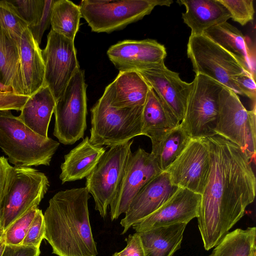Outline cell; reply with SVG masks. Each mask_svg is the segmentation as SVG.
<instances>
[{
    "mask_svg": "<svg viewBox=\"0 0 256 256\" xmlns=\"http://www.w3.org/2000/svg\"><path fill=\"white\" fill-rule=\"evenodd\" d=\"M210 165L197 216L204 246L217 245L255 198L251 162L240 147L218 136L206 138Z\"/></svg>",
    "mask_w": 256,
    "mask_h": 256,
    "instance_id": "1",
    "label": "cell"
},
{
    "mask_svg": "<svg viewBox=\"0 0 256 256\" xmlns=\"http://www.w3.org/2000/svg\"><path fill=\"white\" fill-rule=\"evenodd\" d=\"M86 187L60 190L49 200L44 214V238L58 256H96Z\"/></svg>",
    "mask_w": 256,
    "mask_h": 256,
    "instance_id": "2",
    "label": "cell"
},
{
    "mask_svg": "<svg viewBox=\"0 0 256 256\" xmlns=\"http://www.w3.org/2000/svg\"><path fill=\"white\" fill-rule=\"evenodd\" d=\"M59 146L34 132L10 110H0V148L14 166H48Z\"/></svg>",
    "mask_w": 256,
    "mask_h": 256,
    "instance_id": "3",
    "label": "cell"
},
{
    "mask_svg": "<svg viewBox=\"0 0 256 256\" xmlns=\"http://www.w3.org/2000/svg\"><path fill=\"white\" fill-rule=\"evenodd\" d=\"M144 106L114 108L104 92L90 110V143L110 148L142 135Z\"/></svg>",
    "mask_w": 256,
    "mask_h": 256,
    "instance_id": "4",
    "label": "cell"
},
{
    "mask_svg": "<svg viewBox=\"0 0 256 256\" xmlns=\"http://www.w3.org/2000/svg\"><path fill=\"white\" fill-rule=\"evenodd\" d=\"M170 0H82V17L92 32H111L142 19L157 6H170Z\"/></svg>",
    "mask_w": 256,
    "mask_h": 256,
    "instance_id": "5",
    "label": "cell"
},
{
    "mask_svg": "<svg viewBox=\"0 0 256 256\" xmlns=\"http://www.w3.org/2000/svg\"><path fill=\"white\" fill-rule=\"evenodd\" d=\"M224 85L202 74H196L180 123L191 138L216 134L220 94Z\"/></svg>",
    "mask_w": 256,
    "mask_h": 256,
    "instance_id": "6",
    "label": "cell"
},
{
    "mask_svg": "<svg viewBox=\"0 0 256 256\" xmlns=\"http://www.w3.org/2000/svg\"><path fill=\"white\" fill-rule=\"evenodd\" d=\"M256 104L252 110H247L238 94L224 86L220 94L216 134L237 145L254 164L256 154Z\"/></svg>",
    "mask_w": 256,
    "mask_h": 256,
    "instance_id": "7",
    "label": "cell"
},
{
    "mask_svg": "<svg viewBox=\"0 0 256 256\" xmlns=\"http://www.w3.org/2000/svg\"><path fill=\"white\" fill-rule=\"evenodd\" d=\"M49 186V180L44 173L30 167L12 166L0 228L4 232L17 219L38 208Z\"/></svg>",
    "mask_w": 256,
    "mask_h": 256,
    "instance_id": "8",
    "label": "cell"
},
{
    "mask_svg": "<svg viewBox=\"0 0 256 256\" xmlns=\"http://www.w3.org/2000/svg\"><path fill=\"white\" fill-rule=\"evenodd\" d=\"M187 55L196 74L206 76L241 95L235 80L248 72L232 55L203 34L190 36Z\"/></svg>",
    "mask_w": 256,
    "mask_h": 256,
    "instance_id": "9",
    "label": "cell"
},
{
    "mask_svg": "<svg viewBox=\"0 0 256 256\" xmlns=\"http://www.w3.org/2000/svg\"><path fill=\"white\" fill-rule=\"evenodd\" d=\"M86 85L84 70L79 69L56 101L54 136L69 145L83 138L86 128Z\"/></svg>",
    "mask_w": 256,
    "mask_h": 256,
    "instance_id": "10",
    "label": "cell"
},
{
    "mask_svg": "<svg viewBox=\"0 0 256 256\" xmlns=\"http://www.w3.org/2000/svg\"><path fill=\"white\" fill-rule=\"evenodd\" d=\"M133 140L110 147L86 178V188L92 196L95 210L105 218L118 189Z\"/></svg>",
    "mask_w": 256,
    "mask_h": 256,
    "instance_id": "11",
    "label": "cell"
},
{
    "mask_svg": "<svg viewBox=\"0 0 256 256\" xmlns=\"http://www.w3.org/2000/svg\"><path fill=\"white\" fill-rule=\"evenodd\" d=\"M42 55L45 66L44 84L49 88L56 101L80 69L74 41L51 29Z\"/></svg>",
    "mask_w": 256,
    "mask_h": 256,
    "instance_id": "12",
    "label": "cell"
},
{
    "mask_svg": "<svg viewBox=\"0 0 256 256\" xmlns=\"http://www.w3.org/2000/svg\"><path fill=\"white\" fill-rule=\"evenodd\" d=\"M210 165L206 138H191L165 171L174 185L202 194L208 178Z\"/></svg>",
    "mask_w": 256,
    "mask_h": 256,
    "instance_id": "13",
    "label": "cell"
},
{
    "mask_svg": "<svg viewBox=\"0 0 256 256\" xmlns=\"http://www.w3.org/2000/svg\"><path fill=\"white\" fill-rule=\"evenodd\" d=\"M163 172L155 156L141 148L131 152L116 195L110 204L112 220L128 210L133 198L150 180Z\"/></svg>",
    "mask_w": 256,
    "mask_h": 256,
    "instance_id": "14",
    "label": "cell"
},
{
    "mask_svg": "<svg viewBox=\"0 0 256 256\" xmlns=\"http://www.w3.org/2000/svg\"><path fill=\"white\" fill-rule=\"evenodd\" d=\"M165 46L156 40H124L112 46L107 51L110 60L120 72L150 68L164 62Z\"/></svg>",
    "mask_w": 256,
    "mask_h": 256,
    "instance_id": "15",
    "label": "cell"
},
{
    "mask_svg": "<svg viewBox=\"0 0 256 256\" xmlns=\"http://www.w3.org/2000/svg\"><path fill=\"white\" fill-rule=\"evenodd\" d=\"M136 72L181 122L184 116L192 82L183 81L179 74L169 70L164 62Z\"/></svg>",
    "mask_w": 256,
    "mask_h": 256,
    "instance_id": "16",
    "label": "cell"
},
{
    "mask_svg": "<svg viewBox=\"0 0 256 256\" xmlns=\"http://www.w3.org/2000/svg\"><path fill=\"white\" fill-rule=\"evenodd\" d=\"M201 194L178 188L158 210L132 226L136 232L177 223L188 224L197 218Z\"/></svg>",
    "mask_w": 256,
    "mask_h": 256,
    "instance_id": "17",
    "label": "cell"
},
{
    "mask_svg": "<svg viewBox=\"0 0 256 256\" xmlns=\"http://www.w3.org/2000/svg\"><path fill=\"white\" fill-rule=\"evenodd\" d=\"M178 188L163 171L147 183L132 201L120 224L125 234L134 224L148 216L168 200Z\"/></svg>",
    "mask_w": 256,
    "mask_h": 256,
    "instance_id": "18",
    "label": "cell"
},
{
    "mask_svg": "<svg viewBox=\"0 0 256 256\" xmlns=\"http://www.w3.org/2000/svg\"><path fill=\"white\" fill-rule=\"evenodd\" d=\"M18 45L24 94L30 96L44 84L45 66L42 50L28 28L22 32Z\"/></svg>",
    "mask_w": 256,
    "mask_h": 256,
    "instance_id": "19",
    "label": "cell"
},
{
    "mask_svg": "<svg viewBox=\"0 0 256 256\" xmlns=\"http://www.w3.org/2000/svg\"><path fill=\"white\" fill-rule=\"evenodd\" d=\"M149 86L136 71L120 72L104 91L110 105L116 108L144 106Z\"/></svg>",
    "mask_w": 256,
    "mask_h": 256,
    "instance_id": "20",
    "label": "cell"
},
{
    "mask_svg": "<svg viewBox=\"0 0 256 256\" xmlns=\"http://www.w3.org/2000/svg\"><path fill=\"white\" fill-rule=\"evenodd\" d=\"M203 35L232 55L256 80L255 51L249 48L239 30L226 22L206 30Z\"/></svg>",
    "mask_w": 256,
    "mask_h": 256,
    "instance_id": "21",
    "label": "cell"
},
{
    "mask_svg": "<svg viewBox=\"0 0 256 256\" xmlns=\"http://www.w3.org/2000/svg\"><path fill=\"white\" fill-rule=\"evenodd\" d=\"M177 2L186 8L182 18L191 29L190 36L202 35L206 30L230 18V12L218 0H179Z\"/></svg>",
    "mask_w": 256,
    "mask_h": 256,
    "instance_id": "22",
    "label": "cell"
},
{
    "mask_svg": "<svg viewBox=\"0 0 256 256\" xmlns=\"http://www.w3.org/2000/svg\"><path fill=\"white\" fill-rule=\"evenodd\" d=\"M180 124L170 108L149 86L142 111V135L150 138L153 146Z\"/></svg>",
    "mask_w": 256,
    "mask_h": 256,
    "instance_id": "23",
    "label": "cell"
},
{
    "mask_svg": "<svg viewBox=\"0 0 256 256\" xmlns=\"http://www.w3.org/2000/svg\"><path fill=\"white\" fill-rule=\"evenodd\" d=\"M106 151L103 146L91 144L88 136H86L64 156L60 175L62 184L86 178L94 170Z\"/></svg>",
    "mask_w": 256,
    "mask_h": 256,
    "instance_id": "24",
    "label": "cell"
},
{
    "mask_svg": "<svg viewBox=\"0 0 256 256\" xmlns=\"http://www.w3.org/2000/svg\"><path fill=\"white\" fill-rule=\"evenodd\" d=\"M56 104V100L49 88L44 84L29 96L18 117L34 132L48 138V126Z\"/></svg>",
    "mask_w": 256,
    "mask_h": 256,
    "instance_id": "25",
    "label": "cell"
},
{
    "mask_svg": "<svg viewBox=\"0 0 256 256\" xmlns=\"http://www.w3.org/2000/svg\"><path fill=\"white\" fill-rule=\"evenodd\" d=\"M186 225L177 223L138 232L145 256H172L180 248Z\"/></svg>",
    "mask_w": 256,
    "mask_h": 256,
    "instance_id": "26",
    "label": "cell"
},
{
    "mask_svg": "<svg viewBox=\"0 0 256 256\" xmlns=\"http://www.w3.org/2000/svg\"><path fill=\"white\" fill-rule=\"evenodd\" d=\"M0 82L12 88L18 94H24L18 44L0 26Z\"/></svg>",
    "mask_w": 256,
    "mask_h": 256,
    "instance_id": "27",
    "label": "cell"
},
{
    "mask_svg": "<svg viewBox=\"0 0 256 256\" xmlns=\"http://www.w3.org/2000/svg\"><path fill=\"white\" fill-rule=\"evenodd\" d=\"M191 138L180 124L166 134L152 146L160 169L165 171L187 146Z\"/></svg>",
    "mask_w": 256,
    "mask_h": 256,
    "instance_id": "28",
    "label": "cell"
},
{
    "mask_svg": "<svg viewBox=\"0 0 256 256\" xmlns=\"http://www.w3.org/2000/svg\"><path fill=\"white\" fill-rule=\"evenodd\" d=\"M256 228H237L228 232L209 256H250L256 248Z\"/></svg>",
    "mask_w": 256,
    "mask_h": 256,
    "instance_id": "29",
    "label": "cell"
},
{
    "mask_svg": "<svg viewBox=\"0 0 256 256\" xmlns=\"http://www.w3.org/2000/svg\"><path fill=\"white\" fill-rule=\"evenodd\" d=\"M81 18L79 6L68 0H54L51 12V29L74 41Z\"/></svg>",
    "mask_w": 256,
    "mask_h": 256,
    "instance_id": "30",
    "label": "cell"
},
{
    "mask_svg": "<svg viewBox=\"0 0 256 256\" xmlns=\"http://www.w3.org/2000/svg\"><path fill=\"white\" fill-rule=\"evenodd\" d=\"M0 26L17 44L28 25L10 0H0Z\"/></svg>",
    "mask_w": 256,
    "mask_h": 256,
    "instance_id": "31",
    "label": "cell"
},
{
    "mask_svg": "<svg viewBox=\"0 0 256 256\" xmlns=\"http://www.w3.org/2000/svg\"><path fill=\"white\" fill-rule=\"evenodd\" d=\"M34 208L15 220L4 231L6 244H21L36 214Z\"/></svg>",
    "mask_w": 256,
    "mask_h": 256,
    "instance_id": "32",
    "label": "cell"
},
{
    "mask_svg": "<svg viewBox=\"0 0 256 256\" xmlns=\"http://www.w3.org/2000/svg\"><path fill=\"white\" fill-rule=\"evenodd\" d=\"M227 9L230 18L245 26L254 20V9L253 0H218Z\"/></svg>",
    "mask_w": 256,
    "mask_h": 256,
    "instance_id": "33",
    "label": "cell"
},
{
    "mask_svg": "<svg viewBox=\"0 0 256 256\" xmlns=\"http://www.w3.org/2000/svg\"><path fill=\"white\" fill-rule=\"evenodd\" d=\"M16 6L28 28L40 22L44 9L45 0H10Z\"/></svg>",
    "mask_w": 256,
    "mask_h": 256,
    "instance_id": "34",
    "label": "cell"
},
{
    "mask_svg": "<svg viewBox=\"0 0 256 256\" xmlns=\"http://www.w3.org/2000/svg\"><path fill=\"white\" fill-rule=\"evenodd\" d=\"M29 96L18 94L12 88L0 82V110L20 111Z\"/></svg>",
    "mask_w": 256,
    "mask_h": 256,
    "instance_id": "35",
    "label": "cell"
},
{
    "mask_svg": "<svg viewBox=\"0 0 256 256\" xmlns=\"http://www.w3.org/2000/svg\"><path fill=\"white\" fill-rule=\"evenodd\" d=\"M46 226L44 214L38 208L28 232L21 244L40 248L44 238Z\"/></svg>",
    "mask_w": 256,
    "mask_h": 256,
    "instance_id": "36",
    "label": "cell"
},
{
    "mask_svg": "<svg viewBox=\"0 0 256 256\" xmlns=\"http://www.w3.org/2000/svg\"><path fill=\"white\" fill-rule=\"evenodd\" d=\"M54 0H45L42 16L38 23L35 26L28 28L34 39L40 45L44 32L50 24L52 6Z\"/></svg>",
    "mask_w": 256,
    "mask_h": 256,
    "instance_id": "37",
    "label": "cell"
},
{
    "mask_svg": "<svg viewBox=\"0 0 256 256\" xmlns=\"http://www.w3.org/2000/svg\"><path fill=\"white\" fill-rule=\"evenodd\" d=\"M235 82L241 95L247 96L252 101L253 106L256 104V86L255 80L252 76L244 73L236 78Z\"/></svg>",
    "mask_w": 256,
    "mask_h": 256,
    "instance_id": "38",
    "label": "cell"
},
{
    "mask_svg": "<svg viewBox=\"0 0 256 256\" xmlns=\"http://www.w3.org/2000/svg\"><path fill=\"white\" fill-rule=\"evenodd\" d=\"M12 167L7 158L0 156V226L4 200Z\"/></svg>",
    "mask_w": 256,
    "mask_h": 256,
    "instance_id": "39",
    "label": "cell"
},
{
    "mask_svg": "<svg viewBox=\"0 0 256 256\" xmlns=\"http://www.w3.org/2000/svg\"><path fill=\"white\" fill-rule=\"evenodd\" d=\"M126 241V246L124 248L112 256H145L138 232L130 234Z\"/></svg>",
    "mask_w": 256,
    "mask_h": 256,
    "instance_id": "40",
    "label": "cell"
},
{
    "mask_svg": "<svg viewBox=\"0 0 256 256\" xmlns=\"http://www.w3.org/2000/svg\"><path fill=\"white\" fill-rule=\"evenodd\" d=\"M40 248L6 244L2 256H39Z\"/></svg>",
    "mask_w": 256,
    "mask_h": 256,
    "instance_id": "41",
    "label": "cell"
},
{
    "mask_svg": "<svg viewBox=\"0 0 256 256\" xmlns=\"http://www.w3.org/2000/svg\"><path fill=\"white\" fill-rule=\"evenodd\" d=\"M6 245L4 232L0 228V256H2Z\"/></svg>",
    "mask_w": 256,
    "mask_h": 256,
    "instance_id": "42",
    "label": "cell"
},
{
    "mask_svg": "<svg viewBox=\"0 0 256 256\" xmlns=\"http://www.w3.org/2000/svg\"><path fill=\"white\" fill-rule=\"evenodd\" d=\"M250 256H256V248L252 251Z\"/></svg>",
    "mask_w": 256,
    "mask_h": 256,
    "instance_id": "43",
    "label": "cell"
}]
</instances>
